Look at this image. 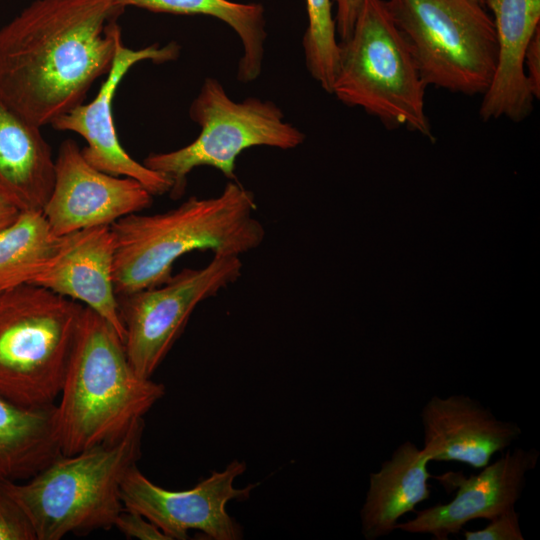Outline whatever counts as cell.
Instances as JSON below:
<instances>
[{
  "label": "cell",
  "instance_id": "obj_6",
  "mask_svg": "<svg viewBox=\"0 0 540 540\" xmlns=\"http://www.w3.org/2000/svg\"><path fill=\"white\" fill-rule=\"evenodd\" d=\"M84 307L30 283L0 291L2 398L25 408L55 404Z\"/></svg>",
  "mask_w": 540,
  "mask_h": 540
},
{
  "label": "cell",
  "instance_id": "obj_27",
  "mask_svg": "<svg viewBox=\"0 0 540 540\" xmlns=\"http://www.w3.org/2000/svg\"><path fill=\"white\" fill-rule=\"evenodd\" d=\"M335 4L334 15L336 33L341 41L351 33L363 0H332Z\"/></svg>",
  "mask_w": 540,
  "mask_h": 540
},
{
  "label": "cell",
  "instance_id": "obj_2",
  "mask_svg": "<svg viewBox=\"0 0 540 540\" xmlns=\"http://www.w3.org/2000/svg\"><path fill=\"white\" fill-rule=\"evenodd\" d=\"M254 194L230 180L215 197H190L162 213H133L110 227L115 239L117 296L167 282L175 262L195 250L241 256L257 249L265 228Z\"/></svg>",
  "mask_w": 540,
  "mask_h": 540
},
{
  "label": "cell",
  "instance_id": "obj_24",
  "mask_svg": "<svg viewBox=\"0 0 540 540\" xmlns=\"http://www.w3.org/2000/svg\"><path fill=\"white\" fill-rule=\"evenodd\" d=\"M463 534L466 540H524L515 507L489 520L483 529L465 530Z\"/></svg>",
  "mask_w": 540,
  "mask_h": 540
},
{
  "label": "cell",
  "instance_id": "obj_23",
  "mask_svg": "<svg viewBox=\"0 0 540 540\" xmlns=\"http://www.w3.org/2000/svg\"><path fill=\"white\" fill-rule=\"evenodd\" d=\"M0 540H36L26 516L1 487Z\"/></svg>",
  "mask_w": 540,
  "mask_h": 540
},
{
  "label": "cell",
  "instance_id": "obj_1",
  "mask_svg": "<svg viewBox=\"0 0 540 540\" xmlns=\"http://www.w3.org/2000/svg\"><path fill=\"white\" fill-rule=\"evenodd\" d=\"M118 0H35L0 29V98L42 127L82 104L122 42Z\"/></svg>",
  "mask_w": 540,
  "mask_h": 540
},
{
  "label": "cell",
  "instance_id": "obj_30",
  "mask_svg": "<svg viewBox=\"0 0 540 540\" xmlns=\"http://www.w3.org/2000/svg\"><path fill=\"white\" fill-rule=\"evenodd\" d=\"M478 4H480L481 6L485 7V0H472Z\"/></svg>",
  "mask_w": 540,
  "mask_h": 540
},
{
  "label": "cell",
  "instance_id": "obj_7",
  "mask_svg": "<svg viewBox=\"0 0 540 540\" xmlns=\"http://www.w3.org/2000/svg\"><path fill=\"white\" fill-rule=\"evenodd\" d=\"M426 86L483 95L494 75L493 19L472 0H385Z\"/></svg>",
  "mask_w": 540,
  "mask_h": 540
},
{
  "label": "cell",
  "instance_id": "obj_5",
  "mask_svg": "<svg viewBox=\"0 0 540 540\" xmlns=\"http://www.w3.org/2000/svg\"><path fill=\"white\" fill-rule=\"evenodd\" d=\"M426 84L385 0H363L350 35L339 42L331 93L389 129L434 140L425 112Z\"/></svg>",
  "mask_w": 540,
  "mask_h": 540
},
{
  "label": "cell",
  "instance_id": "obj_8",
  "mask_svg": "<svg viewBox=\"0 0 540 540\" xmlns=\"http://www.w3.org/2000/svg\"><path fill=\"white\" fill-rule=\"evenodd\" d=\"M189 116L200 126L198 137L182 148L151 153L143 162L171 179L173 199L184 194L187 176L197 167L215 168L233 180L236 159L243 151L256 146L290 150L305 140L304 133L284 120L274 102L255 97L236 102L212 77L204 80Z\"/></svg>",
  "mask_w": 540,
  "mask_h": 540
},
{
  "label": "cell",
  "instance_id": "obj_17",
  "mask_svg": "<svg viewBox=\"0 0 540 540\" xmlns=\"http://www.w3.org/2000/svg\"><path fill=\"white\" fill-rule=\"evenodd\" d=\"M40 128L0 98V196L22 211H42L54 184L55 159Z\"/></svg>",
  "mask_w": 540,
  "mask_h": 540
},
{
  "label": "cell",
  "instance_id": "obj_26",
  "mask_svg": "<svg viewBox=\"0 0 540 540\" xmlns=\"http://www.w3.org/2000/svg\"><path fill=\"white\" fill-rule=\"evenodd\" d=\"M524 70L530 92L535 100L540 98V29L531 39L524 58Z\"/></svg>",
  "mask_w": 540,
  "mask_h": 540
},
{
  "label": "cell",
  "instance_id": "obj_4",
  "mask_svg": "<svg viewBox=\"0 0 540 540\" xmlns=\"http://www.w3.org/2000/svg\"><path fill=\"white\" fill-rule=\"evenodd\" d=\"M144 421L122 439L59 455L24 481L1 489L29 521L36 540H60L110 529L124 509L121 484L141 456Z\"/></svg>",
  "mask_w": 540,
  "mask_h": 540
},
{
  "label": "cell",
  "instance_id": "obj_11",
  "mask_svg": "<svg viewBox=\"0 0 540 540\" xmlns=\"http://www.w3.org/2000/svg\"><path fill=\"white\" fill-rule=\"evenodd\" d=\"M153 195L137 180L92 166L72 139L64 140L55 158L54 184L42 212L57 236L111 226L151 206Z\"/></svg>",
  "mask_w": 540,
  "mask_h": 540
},
{
  "label": "cell",
  "instance_id": "obj_22",
  "mask_svg": "<svg viewBox=\"0 0 540 540\" xmlns=\"http://www.w3.org/2000/svg\"><path fill=\"white\" fill-rule=\"evenodd\" d=\"M306 8L308 25L302 40L306 67L330 94L339 57L332 0H306Z\"/></svg>",
  "mask_w": 540,
  "mask_h": 540
},
{
  "label": "cell",
  "instance_id": "obj_12",
  "mask_svg": "<svg viewBox=\"0 0 540 540\" xmlns=\"http://www.w3.org/2000/svg\"><path fill=\"white\" fill-rule=\"evenodd\" d=\"M180 46L171 42L164 46L155 43L133 50L119 43L106 80L96 97L80 104L52 121L59 131H71L83 137L87 146L81 149L84 158L95 168L115 176L139 181L153 196L169 193L171 179L132 158L122 147L112 115V101L127 72L138 62L164 63L178 58Z\"/></svg>",
  "mask_w": 540,
  "mask_h": 540
},
{
  "label": "cell",
  "instance_id": "obj_21",
  "mask_svg": "<svg viewBox=\"0 0 540 540\" xmlns=\"http://www.w3.org/2000/svg\"><path fill=\"white\" fill-rule=\"evenodd\" d=\"M62 236L42 211H22L0 231V280L12 286L29 283L57 251Z\"/></svg>",
  "mask_w": 540,
  "mask_h": 540
},
{
  "label": "cell",
  "instance_id": "obj_25",
  "mask_svg": "<svg viewBox=\"0 0 540 540\" xmlns=\"http://www.w3.org/2000/svg\"><path fill=\"white\" fill-rule=\"evenodd\" d=\"M116 527L127 538L139 540H170L153 522L140 513L124 508L117 519Z\"/></svg>",
  "mask_w": 540,
  "mask_h": 540
},
{
  "label": "cell",
  "instance_id": "obj_29",
  "mask_svg": "<svg viewBox=\"0 0 540 540\" xmlns=\"http://www.w3.org/2000/svg\"><path fill=\"white\" fill-rule=\"evenodd\" d=\"M8 287H11V285L9 283L0 280V291L5 289V288H8Z\"/></svg>",
  "mask_w": 540,
  "mask_h": 540
},
{
  "label": "cell",
  "instance_id": "obj_9",
  "mask_svg": "<svg viewBox=\"0 0 540 540\" xmlns=\"http://www.w3.org/2000/svg\"><path fill=\"white\" fill-rule=\"evenodd\" d=\"M242 267L239 256L214 254L202 268H185L164 284L117 296L124 348L133 369L151 378L195 308L235 283Z\"/></svg>",
  "mask_w": 540,
  "mask_h": 540
},
{
  "label": "cell",
  "instance_id": "obj_3",
  "mask_svg": "<svg viewBox=\"0 0 540 540\" xmlns=\"http://www.w3.org/2000/svg\"><path fill=\"white\" fill-rule=\"evenodd\" d=\"M164 395L162 383L133 369L116 329L84 307L56 405L61 453L122 439Z\"/></svg>",
  "mask_w": 540,
  "mask_h": 540
},
{
  "label": "cell",
  "instance_id": "obj_15",
  "mask_svg": "<svg viewBox=\"0 0 540 540\" xmlns=\"http://www.w3.org/2000/svg\"><path fill=\"white\" fill-rule=\"evenodd\" d=\"M424 453L430 461H457L475 469L490 463L522 434L512 421L464 394L432 396L420 414Z\"/></svg>",
  "mask_w": 540,
  "mask_h": 540
},
{
  "label": "cell",
  "instance_id": "obj_18",
  "mask_svg": "<svg viewBox=\"0 0 540 540\" xmlns=\"http://www.w3.org/2000/svg\"><path fill=\"white\" fill-rule=\"evenodd\" d=\"M429 457L406 440L370 473L369 486L360 510L361 530L366 540H376L396 530L402 516L414 512L430 497Z\"/></svg>",
  "mask_w": 540,
  "mask_h": 540
},
{
  "label": "cell",
  "instance_id": "obj_28",
  "mask_svg": "<svg viewBox=\"0 0 540 540\" xmlns=\"http://www.w3.org/2000/svg\"><path fill=\"white\" fill-rule=\"evenodd\" d=\"M20 211L0 196V231L10 225Z\"/></svg>",
  "mask_w": 540,
  "mask_h": 540
},
{
  "label": "cell",
  "instance_id": "obj_20",
  "mask_svg": "<svg viewBox=\"0 0 540 540\" xmlns=\"http://www.w3.org/2000/svg\"><path fill=\"white\" fill-rule=\"evenodd\" d=\"M125 8L134 6L157 13L205 15L226 23L240 38L243 54L237 78L255 80L262 71L267 37L264 7L259 3L229 0H118Z\"/></svg>",
  "mask_w": 540,
  "mask_h": 540
},
{
  "label": "cell",
  "instance_id": "obj_14",
  "mask_svg": "<svg viewBox=\"0 0 540 540\" xmlns=\"http://www.w3.org/2000/svg\"><path fill=\"white\" fill-rule=\"evenodd\" d=\"M115 239L110 226L62 236L51 259L30 280L70 298L107 320L124 339L114 286Z\"/></svg>",
  "mask_w": 540,
  "mask_h": 540
},
{
  "label": "cell",
  "instance_id": "obj_16",
  "mask_svg": "<svg viewBox=\"0 0 540 540\" xmlns=\"http://www.w3.org/2000/svg\"><path fill=\"white\" fill-rule=\"evenodd\" d=\"M493 14L497 61L491 83L482 95L480 118L520 122L533 108L524 70L528 45L540 29V0H485Z\"/></svg>",
  "mask_w": 540,
  "mask_h": 540
},
{
  "label": "cell",
  "instance_id": "obj_10",
  "mask_svg": "<svg viewBox=\"0 0 540 540\" xmlns=\"http://www.w3.org/2000/svg\"><path fill=\"white\" fill-rule=\"evenodd\" d=\"M246 463L234 460L223 471H214L188 490L172 491L151 482L136 465L121 484L124 508L136 511L157 525L170 540L188 539L189 530H199L213 540L243 538L241 525L226 511L231 500H246L257 484L234 486Z\"/></svg>",
  "mask_w": 540,
  "mask_h": 540
},
{
  "label": "cell",
  "instance_id": "obj_19",
  "mask_svg": "<svg viewBox=\"0 0 540 540\" xmlns=\"http://www.w3.org/2000/svg\"><path fill=\"white\" fill-rule=\"evenodd\" d=\"M56 404L25 408L0 396V481H24L61 455Z\"/></svg>",
  "mask_w": 540,
  "mask_h": 540
},
{
  "label": "cell",
  "instance_id": "obj_13",
  "mask_svg": "<svg viewBox=\"0 0 540 540\" xmlns=\"http://www.w3.org/2000/svg\"><path fill=\"white\" fill-rule=\"evenodd\" d=\"M539 456L535 448L516 447L477 474L466 477L460 472H448L436 477L448 491L456 490L455 496L447 503L414 511L415 517L399 522L396 529L447 540L470 521L497 517L515 507L525 488L526 475L536 467Z\"/></svg>",
  "mask_w": 540,
  "mask_h": 540
}]
</instances>
